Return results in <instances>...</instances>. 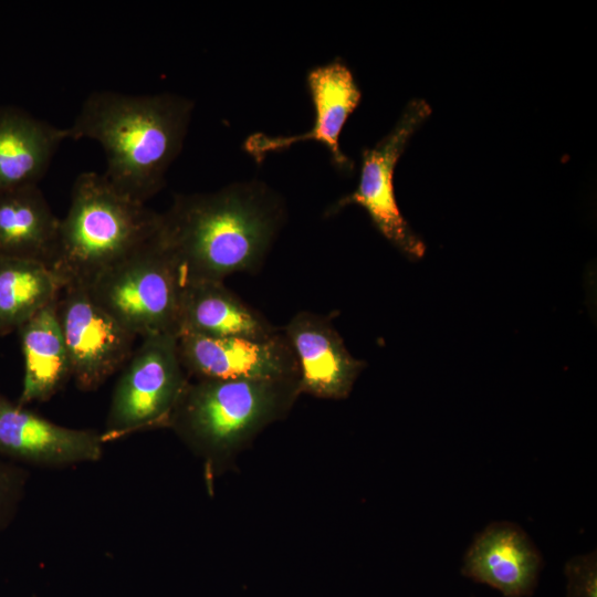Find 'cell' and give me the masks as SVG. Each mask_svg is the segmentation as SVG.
Returning a JSON list of instances; mask_svg holds the SVG:
<instances>
[{
  "label": "cell",
  "mask_w": 597,
  "mask_h": 597,
  "mask_svg": "<svg viewBox=\"0 0 597 597\" xmlns=\"http://www.w3.org/2000/svg\"><path fill=\"white\" fill-rule=\"evenodd\" d=\"M113 391L103 442L136 432L169 428L174 410L189 381L180 362L177 336L142 338Z\"/></svg>",
  "instance_id": "cell-6"
},
{
  "label": "cell",
  "mask_w": 597,
  "mask_h": 597,
  "mask_svg": "<svg viewBox=\"0 0 597 597\" xmlns=\"http://www.w3.org/2000/svg\"><path fill=\"white\" fill-rule=\"evenodd\" d=\"M566 597H597V554L573 556L564 567Z\"/></svg>",
  "instance_id": "cell-20"
},
{
  "label": "cell",
  "mask_w": 597,
  "mask_h": 597,
  "mask_svg": "<svg viewBox=\"0 0 597 597\" xmlns=\"http://www.w3.org/2000/svg\"><path fill=\"white\" fill-rule=\"evenodd\" d=\"M60 229L39 186L0 196V256L27 259L49 266Z\"/></svg>",
  "instance_id": "cell-17"
},
{
  "label": "cell",
  "mask_w": 597,
  "mask_h": 597,
  "mask_svg": "<svg viewBox=\"0 0 597 597\" xmlns=\"http://www.w3.org/2000/svg\"><path fill=\"white\" fill-rule=\"evenodd\" d=\"M177 345L189 379L298 378L297 359L283 329L264 339L182 334Z\"/></svg>",
  "instance_id": "cell-9"
},
{
  "label": "cell",
  "mask_w": 597,
  "mask_h": 597,
  "mask_svg": "<svg viewBox=\"0 0 597 597\" xmlns=\"http://www.w3.org/2000/svg\"><path fill=\"white\" fill-rule=\"evenodd\" d=\"M300 395L298 378L189 379L169 428L212 473L283 418Z\"/></svg>",
  "instance_id": "cell-4"
},
{
  "label": "cell",
  "mask_w": 597,
  "mask_h": 597,
  "mask_svg": "<svg viewBox=\"0 0 597 597\" xmlns=\"http://www.w3.org/2000/svg\"><path fill=\"white\" fill-rule=\"evenodd\" d=\"M284 218L282 200L268 186L238 182L213 192L177 195L160 213L158 234L184 285L223 282L262 266Z\"/></svg>",
  "instance_id": "cell-1"
},
{
  "label": "cell",
  "mask_w": 597,
  "mask_h": 597,
  "mask_svg": "<svg viewBox=\"0 0 597 597\" xmlns=\"http://www.w3.org/2000/svg\"><path fill=\"white\" fill-rule=\"evenodd\" d=\"M282 329L297 359L301 394L346 398L365 363L350 355L331 321L301 311Z\"/></svg>",
  "instance_id": "cell-13"
},
{
  "label": "cell",
  "mask_w": 597,
  "mask_h": 597,
  "mask_svg": "<svg viewBox=\"0 0 597 597\" xmlns=\"http://www.w3.org/2000/svg\"><path fill=\"white\" fill-rule=\"evenodd\" d=\"M544 567L543 556L516 523L492 522L463 555L461 574L499 590L503 597H531Z\"/></svg>",
  "instance_id": "cell-12"
},
{
  "label": "cell",
  "mask_w": 597,
  "mask_h": 597,
  "mask_svg": "<svg viewBox=\"0 0 597 597\" xmlns=\"http://www.w3.org/2000/svg\"><path fill=\"white\" fill-rule=\"evenodd\" d=\"M159 221L160 213L121 192L104 174L82 172L74 181L69 210L60 219L49 268L62 289L88 287L145 245Z\"/></svg>",
  "instance_id": "cell-3"
},
{
  "label": "cell",
  "mask_w": 597,
  "mask_h": 597,
  "mask_svg": "<svg viewBox=\"0 0 597 597\" xmlns=\"http://www.w3.org/2000/svg\"><path fill=\"white\" fill-rule=\"evenodd\" d=\"M28 472L18 463L0 455V532L15 517L24 496Z\"/></svg>",
  "instance_id": "cell-19"
},
{
  "label": "cell",
  "mask_w": 597,
  "mask_h": 597,
  "mask_svg": "<svg viewBox=\"0 0 597 597\" xmlns=\"http://www.w3.org/2000/svg\"><path fill=\"white\" fill-rule=\"evenodd\" d=\"M86 289L106 313L136 337H178L184 281L158 230L145 245Z\"/></svg>",
  "instance_id": "cell-5"
},
{
  "label": "cell",
  "mask_w": 597,
  "mask_h": 597,
  "mask_svg": "<svg viewBox=\"0 0 597 597\" xmlns=\"http://www.w3.org/2000/svg\"><path fill=\"white\" fill-rule=\"evenodd\" d=\"M56 315L77 388L95 390L126 365L136 336L106 313L86 287H63Z\"/></svg>",
  "instance_id": "cell-8"
},
{
  "label": "cell",
  "mask_w": 597,
  "mask_h": 597,
  "mask_svg": "<svg viewBox=\"0 0 597 597\" xmlns=\"http://www.w3.org/2000/svg\"><path fill=\"white\" fill-rule=\"evenodd\" d=\"M193 102L172 93L94 91L82 103L69 139H92L105 154L104 176L121 192L146 203L165 186L188 132Z\"/></svg>",
  "instance_id": "cell-2"
},
{
  "label": "cell",
  "mask_w": 597,
  "mask_h": 597,
  "mask_svg": "<svg viewBox=\"0 0 597 597\" xmlns=\"http://www.w3.org/2000/svg\"><path fill=\"white\" fill-rule=\"evenodd\" d=\"M56 301L41 308L18 329L24 359L18 404L23 407L49 400L72 378Z\"/></svg>",
  "instance_id": "cell-16"
},
{
  "label": "cell",
  "mask_w": 597,
  "mask_h": 597,
  "mask_svg": "<svg viewBox=\"0 0 597 597\" xmlns=\"http://www.w3.org/2000/svg\"><path fill=\"white\" fill-rule=\"evenodd\" d=\"M62 286L39 261L0 256V336L18 331L55 301Z\"/></svg>",
  "instance_id": "cell-18"
},
{
  "label": "cell",
  "mask_w": 597,
  "mask_h": 597,
  "mask_svg": "<svg viewBox=\"0 0 597 597\" xmlns=\"http://www.w3.org/2000/svg\"><path fill=\"white\" fill-rule=\"evenodd\" d=\"M280 328L244 303L223 282H196L184 285L178 336L248 337L264 339Z\"/></svg>",
  "instance_id": "cell-15"
},
{
  "label": "cell",
  "mask_w": 597,
  "mask_h": 597,
  "mask_svg": "<svg viewBox=\"0 0 597 597\" xmlns=\"http://www.w3.org/2000/svg\"><path fill=\"white\" fill-rule=\"evenodd\" d=\"M65 139V127L0 106V196L39 186Z\"/></svg>",
  "instance_id": "cell-14"
},
{
  "label": "cell",
  "mask_w": 597,
  "mask_h": 597,
  "mask_svg": "<svg viewBox=\"0 0 597 597\" xmlns=\"http://www.w3.org/2000/svg\"><path fill=\"white\" fill-rule=\"evenodd\" d=\"M315 111L313 127L292 136L253 134L245 139V151L261 161L268 154L283 150L295 143L315 140L325 145L336 167L353 169V161L341 150V132L362 98L353 73L339 59L312 69L306 76Z\"/></svg>",
  "instance_id": "cell-11"
},
{
  "label": "cell",
  "mask_w": 597,
  "mask_h": 597,
  "mask_svg": "<svg viewBox=\"0 0 597 597\" xmlns=\"http://www.w3.org/2000/svg\"><path fill=\"white\" fill-rule=\"evenodd\" d=\"M101 432L56 425L0 392V455L18 464L62 468L101 459Z\"/></svg>",
  "instance_id": "cell-10"
},
{
  "label": "cell",
  "mask_w": 597,
  "mask_h": 597,
  "mask_svg": "<svg viewBox=\"0 0 597 597\" xmlns=\"http://www.w3.org/2000/svg\"><path fill=\"white\" fill-rule=\"evenodd\" d=\"M430 114L431 108L426 101H410L394 128L373 148L363 150L356 190L341 198L327 212L334 214L348 205H359L367 211L377 230L410 259L421 258L426 247L399 210L394 189V171L410 137Z\"/></svg>",
  "instance_id": "cell-7"
}]
</instances>
